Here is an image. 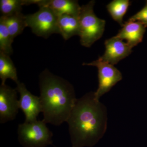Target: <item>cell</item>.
I'll return each instance as SVG.
<instances>
[{"label":"cell","instance_id":"1","mask_svg":"<svg viewBox=\"0 0 147 147\" xmlns=\"http://www.w3.org/2000/svg\"><path fill=\"white\" fill-rule=\"evenodd\" d=\"M66 122L71 147L94 146L107 130V108L96 98L94 92L87 93L77 99Z\"/></svg>","mask_w":147,"mask_h":147},{"label":"cell","instance_id":"2","mask_svg":"<svg viewBox=\"0 0 147 147\" xmlns=\"http://www.w3.org/2000/svg\"><path fill=\"white\" fill-rule=\"evenodd\" d=\"M39 88L42 120L56 126L67 122L77 100L73 86L46 69L40 75Z\"/></svg>","mask_w":147,"mask_h":147},{"label":"cell","instance_id":"3","mask_svg":"<svg viewBox=\"0 0 147 147\" xmlns=\"http://www.w3.org/2000/svg\"><path fill=\"white\" fill-rule=\"evenodd\" d=\"M94 1L81 6L79 16L80 43L82 46L90 47L101 38L105 30V20L98 18L94 11Z\"/></svg>","mask_w":147,"mask_h":147},{"label":"cell","instance_id":"4","mask_svg":"<svg viewBox=\"0 0 147 147\" xmlns=\"http://www.w3.org/2000/svg\"><path fill=\"white\" fill-rule=\"evenodd\" d=\"M43 120L24 122L18 126V138L23 147H46L53 145V133Z\"/></svg>","mask_w":147,"mask_h":147},{"label":"cell","instance_id":"5","mask_svg":"<svg viewBox=\"0 0 147 147\" xmlns=\"http://www.w3.org/2000/svg\"><path fill=\"white\" fill-rule=\"evenodd\" d=\"M26 18L27 27L37 36L47 38L54 34H59L58 16L48 7H39L35 13L26 15Z\"/></svg>","mask_w":147,"mask_h":147},{"label":"cell","instance_id":"6","mask_svg":"<svg viewBox=\"0 0 147 147\" xmlns=\"http://www.w3.org/2000/svg\"><path fill=\"white\" fill-rule=\"evenodd\" d=\"M83 65L96 67L98 70V86L94 92L95 97L99 100L100 98L122 79L121 71L114 65L102 62L98 60Z\"/></svg>","mask_w":147,"mask_h":147},{"label":"cell","instance_id":"7","mask_svg":"<svg viewBox=\"0 0 147 147\" xmlns=\"http://www.w3.org/2000/svg\"><path fill=\"white\" fill-rule=\"evenodd\" d=\"M17 92L5 84L0 86V123H4L16 118L19 109Z\"/></svg>","mask_w":147,"mask_h":147},{"label":"cell","instance_id":"8","mask_svg":"<svg viewBox=\"0 0 147 147\" xmlns=\"http://www.w3.org/2000/svg\"><path fill=\"white\" fill-rule=\"evenodd\" d=\"M16 84V89L20 96L19 108L23 111L26 117L25 122H32L37 120L38 116L42 112L40 97L32 94L27 90L24 83L19 82Z\"/></svg>","mask_w":147,"mask_h":147},{"label":"cell","instance_id":"9","mask_svg":"<svg viewBox=\"0 0 147 147\" xmlns=\"http://www.w3.org/2000/svg\"><path fill=\"white\" fill-rule=\"evenodd\" d=\"M105 45V53L98 60L112 65L117 64L132 53V48L126 42L115 36L106 40Z\"/></svg>","mask_w":147,"mask_h":147},{"label":"cell","instance_id":"10","mask_svg":"<svg viewBox=\"0 0 147 147\" xmlns=\"http://www.w3.org/2000/svg\"><path fill=\"white\" fill-rule=\"evenodd\" d=\"M31 5L50 9L58 16L64 14L79 18L81 6L74 0H30Z\"/></svg>","mask_w":147,"mask_h":147},{"label":"cell","instance_id":"11","mask_svg":"<svg viewBox=\"0 0 147 147\" xmlns=\"http://www.w3.org/2000/svg\"><path fill=\"white\" fill-rule=\"evenodd\" d=\"M146 28L140 22L127 21L125 22L115 36L122 40H126V43L132 49L142 42Z\"/></svg>","mask_w":147,"mask_h":147},{"label":"cell","instance_id":"12","mask_svg":"<svg viewBox=\"0 0 147 147\" xmlns=\"http://www.w3.org/2000/svg\"><path fill=\"white\" fill-rule=\"evenodd\" d=\"M58 25L59 34L65 40L74 36H79L80 27L77 17L67 14L58 16Z\"/></svg>","mask_w":147,"mask_h":147},{"label":"cell","instance_id":"13","mask_svg":"<svg viewBox=\"0 0 147 147\" xmlns=\"http://www.w3.org/2000/svg\"><path fill=\"white\" fill-rule=\"evenodd\" d=\"M1 16L5 22L13 41L14 38L21 34L24 29L27 27L26 15H24L22 12L7 17Z\"/></svg>","mask_w":147,"mask_h":147},{"label":"cell","instance_id":"14","mask_svg":"<svg viewBox=\"0 0 147 147\" xmlns=\"http://www.w3.org/2000/svg\"><path fill=\"white\" fill-rule=\"evenodd\" d=\"M0 78L1 84H5L7 79H10L17 84L19 82L17 70L10 56L0 52Z\"/></svg>","mask_w":147,"mask_h":147},{"label":"cell","instance_id":"15","mask_svg":"<svg viewBox=\"0 0 147 147\" xmlns=\"http://www.w3.org/2000/svg\"><path fill=\"white\" fill-rule=\"evenodd\" d=\"M130 3L129 0H114L106 6L107 10L113 20L121 27L124 24L123 17L130 5Z\"/></svg>","mask_w":147,"mask_h":147},{"label":"cell","instance_id":"16","mask_svg":"<svg viewBox=\"0 0 147 147\" xmlns=\"http://www.w3.org/2000/svg\"><path fill=\"white\" fill-rule=\"evenodd\" d=\"M24 5H27V0H1V16L7 17L20 13Z\"/></svg>","mask_w":147,"mask_h":147},{"label":"cell","instance_id":"17","mask_svg":"<svg viewBox=\"0 0 147 147\" xmlns=\"http://www.w3.org/2000/svg\"><path fill=\"white\" fill-rule=\"evenodd\" d=\"M13 41L5 22L1 16L0 18V52L10 56L12 55L13 50L12 44Z\"/></svg>","mask_w":147,"mask_h":147},{"label":"cell","instance_id":"18","mask_svg":"<svg viewBox=\"0 0 147 147\" xmlns=\"http://www.w3.org/2000/svg\"><path fill=\"white\" fill-rule=\"evenodd\" d=\"M128 21L140 22L147 27V1L146 5L139 12L128 19Z\"/></svg>","mask_w":147,"mask_h":147}]
</instances>
